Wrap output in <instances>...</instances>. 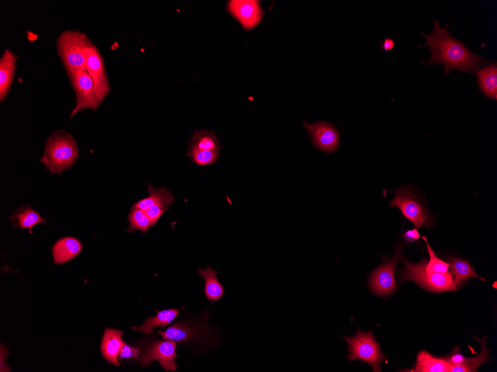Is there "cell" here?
I'll return each mask as SVG.
<instances>
[{
  "label": "cell",
  "instance_id": "obj_19",
  "mask_svg": "<svg viewBox=\"0 0 497 372\" xmlns=\"http://www.w3.org/2000/svg\"><path fill=\"white\" fill-rule=\"evenodd\" d=\"M15 227L20 229H28L30 233H33V227L38 224H46L47 222L37 211L33 210L29 205L22 206L16 211L10 217Z\"/></svg>",
  "mask_w": 497,
  "mask_h": 372
},
{
  "label": "cell",
  "instance_id": "obj_8",
  "mask_svg": "<svg viewBox=\"0 0 497 372\" xmlns=\"http://www.w3.org/2000/svg\"><path fill=\"white\" fill-rule=\"evenodd\" d=\"M177 343L171 340L156 341L151 342L144 348L140 364L142 366H149L153 361H158L165 371H176L178 366L175 360L177 358Z\"/></svg>",
  "mask_w": 497,
  "mask_h": 372
},
{
  "label": "cell",
  "instance_id": "obj_12",
  "mask_svg": "<svg viewBox=\"0 0 497 372\" xmlns=\"http://www.w3.org/2000/svg\"><path fill=\"white\" fill-rule=\"evenodd\" d=\"M304 124L316 149L326 153L339 149V132L332 124L321 121L309 124L305 121Z\"/></svg>",
  "mask_w": 497,
  "mask_h": 372
},
{
  "label": "cell",
  "instance_id": "obj_31",
  "mask_svg": "<svg viewBox=\"0 0 497 372\" xmlns=\"http://www.w3.org/2000/svg\"><path fill=\"white\" fill-rule=\"evenodd\" d=\"M465 359L466 357L461 353L460 348L458 347L454 348L450 357L445 360H446L451 366H460L464 363Z\"/></svg>",
  "mask_w": 497,
  "mask_h": 372
},
{
  "label": "cell",
  "instance_id": "obj_15",
  "mask_svg": "<svg viewBox=\"0 0 497 372\" xmlns=\"http://www.w3.org/2000/svg\"><path fill=\"white\" fill-rule=\"evenodd\" d=\"M83 250L81 242L75 237H65L58 240L53 247L54 263L57 265L74 260Z\"/></svg>",
  "mask_w": 497,
  "mask_h": 372
},
{
  "label": "cell",
  "instance_id": "obj_2",
  "mask_svg": "<svg viewBox=\"0 0 497 372\" xmlns=\"http://www.w3.org/2000/svg\"><path fill=\"white\" fill-rule=\"evenodd\" d=\"M78 157V144L71 134L65 130H56L47 141L40 161L50 173L61 175L74 166Z\"/></svg>",
  "mask_w": 497,
  "mask_h": 372
},
{
  "label": "cell",
  "instance_id": "obj_29",
  "mask_svg": "<svg viewBox=\"0 0 497 372\" xmlns=\"http://www.w3.org/2000/svg\"><path fill=\"white\" fill-rule=\"evenodd\" d=\"M169 206L167 205L158 204L151 206V208L146 211L153 226L158 222L162 215L167 212Z\"/></svg>",
  "mask_w": 497,
  "mask_h": 372
},
{
  "label": "cell",
  "instance_id": "obj_32",
  "mask_svg": "<svg viewBox=\"0 0 497 372\" xmlns=\"http://www.w3.org/2000/svg\"><path fill=\"white\" fill-rule=\"evenodd\" d=\"M403 237H405L406 242H413L418 241L420 239V234L418 229H415L407 231L405 234H403Z\"/></svg>",
  "mask_w": 497,
  "mask_h": 372
},
{
  "label": "cell",
  "instance_id": "obj_25",
  "mask_svg": "<svg viewBox=\"0 0 497 372\" xmlns=\"http://www.w3.org/2000/svg\"><path fill=\"white\" fill-rule=\"evenodd\" d=\"M476 339H479L478 337ZM487 337L479 339L482 348L480 355L473 358H466L460 366H451L450 372H473L478 371L480 366L489 360L490 351L486 348Z\"/></svg>",
  "mask_w": 497,
  "mask_h": 372
},
{
  "label": "cell",
  "instance_id": "obj_21",
  "mask_svg": "<svg viewBox=\"0 0 497 372\" xmlns=\"http://www.w3.org/2000/svg\"><path fill=\"white\" fill-rule=\"evenodd\" d=\"M149 192L150 193L149 197L136 202L133 205L132 209H137L143 211H146L151 206L155 204H164L169 206L172 205L175 201L174 195L167 188H162L156 190L149 184Z\"/></svg>",
  "mask_w": 497,
  "mask_h": 372
},
{
  "label": "cell",
  "instance_id": "obj_14",
  "mask_svg": "<svg viewBox=\"0 0 497 372\" xmlns=\"http://www.w3.org/2000/svg\"><path fill=\"white\" fill-rule=\"evenodd\" d=\"M121 330L107 328L101 345V354L110 364L119 366V356L122 348L126 344L122 339Z\"/></svg>",
  "mask_w": 497,
  "mask_h": 372
},
{
  "label": "cell",
  "instance_id": "obj_33",
  "mask_svg": "<svg viewBox=\"0 0 497 372\" xmlns=\"http://www.w3.org/2000/svg\"><path fill=\"white\" fill-rule=\"evenodd\" d=\"M396 46V42L394 39L390 37H386L384 40L381 41V49L385 51H390Z\"/></svg>",
  "mask_w": 497,
  "mask_h": 372
},
{
  "label": "cell",
  "instance_id": "obj_23",
  "mask_svg": "<svg viewBox=\"0 0 497 372\" xmlns=\"http://www.w3.org/2000/svg\"><path fill=\"white\" fill-rule=\"evenodd\" d=\"M449 267L451 268V273L453 276V280L455 285L460 287L470 278H478L480 280L485 281L476 274L471 265L466 260L458 259V258H449Z\"/></svg>",
  "mask_w": 497,
  "mask_h": 372
},
{
  "label": "cell",
  "instance_id": "obj_13",
  "mask_svg": "<svg viewBox=\"0 0 497 372\" xmlns=\"http://www.w3.org/2000/svg\"><path fill=\"white\" fill-rule=\"evenodd\" d=\"M18 56L9 49L0 59V102L3 103L12 89L17 69Z\"/></svg>",
  "mask_w": 497,
  "mask_h": 372
},
{
  "label": "cell",
  "instance_id": "obj_6",
  "mask_svg": "<svg viewBox=\"0 0 497 372\" xmlns=\"http://www.w3.org/2000/svg\"><path fill=\"white\" fill-rule=\"evenodd\" d=\"M67 75L76 94V107L72 110L69 118L85 109L96 112L101 103L98 98L94 82L87 70H76L69 72Z\"/></svg>",
  "mask_w": 497,
  "mask_h": 372
},
{
  "label": "cell",
  "instance_id": "obj_20",
  "mask_svg": "<svg viewBox=\"0 0 497 372\" xmlns=\"http://www.w3.org/2000/svg\"><path fill=\"white\" fill-rule=\"evenodd\" d=\"M451 365L445 359L433 357L428 351H422L417 356L414 372H450Z\"/></svg>",
  "mask_w": 497,
  "mask_h": 372
},
{
  "label": "cell",
  "instance_id": "obj_22",
  "mask_svg": "<svg viewBox=\"0 0 497 372\" xmlns=\"http://www.w3.org/2000/svg\"><path fill=\"white\" fill-rule=\"evenodd\" d=\"M199 273L205 281V295L212 302L219 301L224 295V288L217 280V272L210 267L203 271L199 268Z\"/></svg>",
  "mask_w": 497,
  "mask_h": 372
},
{
  "label": "cell",
  "instance_id": "obj_10",
  "mask_svg": "<svg viewBox=\"0 0 497 372\" xmlns=\"http://www.w3.org/2000/svg\"><path fill=\"white\" fill-rule=\"evenodd\" d=\"M85 57V69L94 82L98 98L102 103L111 89L103 59L99 48L92 41L86 49Z\"/></svg>",
  "mask_w": 497,
  "mask_h": 372
},
{
  "label": "cell",
  "instance_id": "obj_5",
  "mask_svg": "<svg viewBox=\"0 0 497 372\" xmlns=\"http://www.w3.org/2000/svg\"><path fill=\"white\" fill-rule=\"evenodd\" d=\"M348 344V357L351 361L361 360L370 365L373 371H380L382 362L387 357L382 353L380 344L378 343L371 330L362 333L360 329L353 337L344 336Z\"/></svg>",
  "mask_w": 497,
  "mask_h": 372
},
{
  "label": "cell",
  "instance_id": "obj_4",
  "mask_svg": "<svg viewBox=\"0 0 497 372\" xmlns=\"http://www.w3.org/2000/svg\"><path fill=\"white\" fill-rule=\"evenodd\" d=\"M91 39L78 30H66L57 39L58 54L67 73L85 69L86 49Z\"/></svg>",
  "mask_w": 497,
  "mask_h": 372
},
{
  "label": "cell",
  "instance_id": "obj_28",
  "mask_svg": "<svg viewBox=\"0 0 497 372\" xmlns=\"http://www.w3.org/2000/svg\"><path fill=\"white\" fill-rule=\"evenodd\" d=\"M422 239L426 242L430 254V261H427L426 266L427 272L430 273L447 274L449 272V264L442 261L435 254L428 243L427 237L422 236Z\"/></svg>",
  "mask_w": 497,
  "mask_h": 372
},
{
  "label": "cell",
  "instance_id": "obj_16",
  "mask_svg": "<svg viewBox=\"0 0 497 372\" xmlns=\"http://www.w3.org/2000/svg\"><path fill=\"white\" fill-rule=\"evenodd\" d=\"M158 334L164 339L171 340L176 343H186L198 340L202 337V330L186 323H177L165 332L158 330Z\"/></svg>",
  "mask_w": 497,
  "mask_h": 372
},
{
  "label": "cell",
  "instance_id": "obj_30",
  "mask_svg": "<svg viewBox=\"0 0 497 372\" xmlns=\"http://www.w3.org/2000/svg\"><path fill=\"white\" fill-rule=\"evenodd\" d=\"M140 348L131 346L124 345L119 356V360L124 359H140L141 355Z\"/></svg>",
  "mask_w": 497,
  "mask_h": 372
},
{
  "label": "cell",
  "instance_id": "obj_27",
  "mask_svg": "<svg viewBox=\"0 0 497 372\" xmlns=\"http://www.w3.org/2000/svg\"><path fill=\"white\" fill-rule=\"evenodd\" d=\"M188 152L192 161L200 166L214 163L220 156V150H199L189 148Z\"/></svg>",
  "mask_w": 497,
  "mask_h": 372
},
{
  "label": "cell",
  "instance_id": "obj_3",
  "mask_svg": "<svg viewBox=\"0 0 497 372\" xmlns=\"http://www.w3.org/2000/svg\"><path fill=\"white\" fill-rule=\"evenodd\" d=\"M400 260L405 267L401 272L402 282L412 281L419 284L422 288L433 292H455L458 287L455 285L451 272L447 274L428 272L426 268L427 260L424 259L419 263L414 264L403 259Z\"/></svg>",
  "mask_w": 497,
  "mask_h": 372
},
{
  "label": "cell",
  "instance_id": "obj_26",
  "mask_svg": "<svg viewBox=\"0 0 497 372\" xmlns=\"http://www.w3.org/2000/svg\"><path fill=\"white\" fill-rule=\"evenodd\" d=\"M128 220L130 222L128 232L140 230L146 233L153 227L146 211L140 209H132L128 215Z\"/></svg>",
  "mask_w": 497,
  "mask_h": 372
},
{
  "label": "cell",
  "instance_id": "obj_9",
  "mask_svg": "<svg viewBox=\"0 0 497 372\" xmlns=\"http://www.w3.org/2000/svg\"><path fill=\"white\" fill-rule=\"evenodd\" d=\"M402 256L401 248L390 260H385L377 269L372 272L369 278V286L373 294L379 296H385L394 292L397 287L396 282V269Z\"/></svg>",
  "mask_w": 497,
  "mask_h": 372
},
{
  "label": "cell",
  "instance_id": "obj_11",
  "mask_svg": "<svg viewBox=\"0 0 497 372\" xmlns=\"http://www.w3.org/2000/svg\"><path fill=\"white\" fill-rule=\"evenodd\" d=\"M227 10L246 30L260 25L264 15L261 2L255 0H232L228 3Z\"/></svg>",
  "mask_w": 497,
  "mask_h": 372
},
{
  "label": "cell",
  "instance_id": "obj_18",
  "mask_svg": "<svg viewBox=\"0 0 497 372\" xmlns=\"http://www.w3.org/2000/svg\"><path fill=\"white\" fill-rule=\"evenodd\" d=\"M180 310L167 309L158 312L157 316L148 318L140 327H132L131 329L143 334L152 335L155 328L165 327L171 324L178 317Z\"/></svg>",
  "mask_w": 497,
  "mask_h": 372
},
{
  "label": "cell",
  "instance_id": "obj_17",
  "mask_svg": "<svg viewBox=\"0 0 497 372\" xmlns=\"http://www.w3.org/2000/svg\"><path fill=\"white\" fill-rule=\"evenodd\" d=\"M480 90L491 100H497V64L487 66L475 72Z\"/></svg>",
  "mask_w": 497,
  "mask_h": 372
},
{
  "label": "cell",
  "instance_id": "obj_1",
  "mask_svg": "<svg viewBox=\"0 0 497 372\" xmlns=\"http://www.w3.org/2000/svg\"><path fill=\"white\" fill-rule=\"evenodd\" d=\"M449 25L450 23L441 28L440 22L437 20L434 23V28L430 35L421 33L426 38V43L418 48L428 46L431 53L430 58L423 61V63L443 65L444 74L446 76L451 70L475 74L476 71L489 64V61L475 54L471 49L466 47L463 42L455 39L449 34L447 30Z\"/></svg>",
  "mask_w": 497,
  "mask_h": 372
},
{
  "label": "cell",
  "instance_id": "obj_7",
  "mask_svg": "<svg viewBox=\"0 0 497 372\" xmlns=\"http://www.w3.org/2000/svg\"><path fill=\"white\" fill-rule=\"evenodd\" d=\"M396 206L403 215L411 222L416 229L430 227L432 224L430 215L416 197L415 194L408 188L397 189L395 197L390 203Z\"/></svg>",
  "mask_w": 497,
  "mask_h": 372
},
{
  "label": "cell",
  "instance_id": "obj_24",
  "mask_svg": "<svg viewBox=\"0 0 497 372\" xmlns=\"http://www.w3.org/2000/svg\"><path fill=\"white\" fill-rule=\"evenodd\" d=\"M189 148L199 150H220V141L213 131L201 130L192 134Z\"/></svg>",
  "mask_w": 497,
  "mask_h": 372
}]
</instances>
